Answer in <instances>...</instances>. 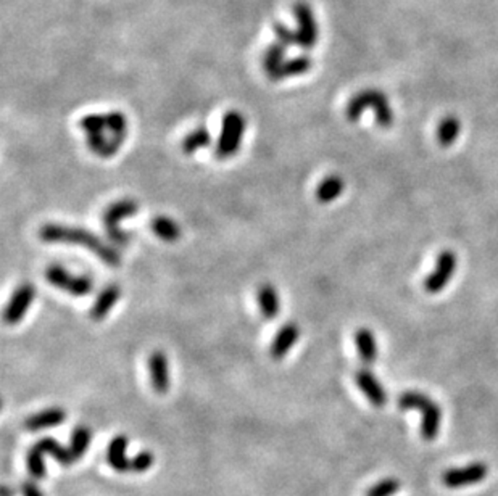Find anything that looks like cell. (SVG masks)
<instances>
[{
	"label": "cell",
	"instance_id": "cell-1",
	"mask_svg": "<svg viewBox=\"0 0 498 496\" xmlns=\"http://www.w3.org/2000/svg\"><path fill=\"white\" fill-rule=\"evenodd\" d=\"M39 239L45 244H71V245H83L87 250L94 253V255L102 260V263L111 268H118L121 265V255L118 250L105 244L99 235L94 232H89L83 227L63 226L49 223L44 224L39 229Z\"/></svg>",
	"mask_w": 498,
	"mask_h": 496
},
{
	"label": "cell",
	"instance_id": "cell-2",
	"mask_svg": "<svg viewBox=\"0 0 498 496\" xmlns=\"http://www.w3.org/2000/svg\"><path fill=\"white\" fill-rule=\"evenodd\" d=\"M366 110H373L376 115V123L381 127H390L394 124V111L390 108L387 95L381 91L366 89L358 92L348 100L345 107V116L348 121L357 123Z\"/></svg>",
	"mask_w": 498,
	"mask_h": 496
},
{
	"label": "cell",
	"instance_id": "cell-3",
	"mask_svg": "<svg viewBox=\"0 0 498 496\" xmlns=\"http://www.w3.org/2000/svg\"><path fill=\"white\" fill-rule=\"evenodd\" d=\"M400 410H419L423 412L421 421V435L424 440H434L439 435L440 422H442V410L437 403L430 400L419 392H405L398 396Z\"/></svg>",
	"mask_w": 498,
	"mask_h": 496
},
{
	"label": "cell",
	"instance_id": "cell-4",
	"mask_svg": "<svg viewBox=\"0 0 498 496\" xmlns=\"http://www.w3.org/2000/svg\"><path fill=\"white\" fill-rule=\"evenodd\" d=\"M245 127H247V121L242 113L238 110L226 113L221 121V132H219L218 142L215 146V155L218 160H228L239 152Z\"/></svg>",
	"mask_w": 498,
	"mask_h": 496
},
{
	"label": "cell",
	"instance_id": "cell-5",
	"mask_svg": "<svg viewBox=\"0 0 498 496\" xmlns=\"http://www.w3.org/2000/svg\"><path fill=\"white\" fill-rule=\"evenodd\" d=\"M139 205L136 200L132 199H123L118 200L110 206H107V210L102 215V223H104L107 237L113 242V244L125 247L131 242V237L127 232L120 229V221L123 218H131V216L137 215Z\"/></svg>",
	"mask_w": 498,
	"mask_h": 496
},
{
	"label": "cell",
	"instance_id": "cell-6",
	"mask_svg": "<svg viewBox=\"0 0 498 496\" xmlns=\"http://www.w3.org/2000/svg\"><path fill=\"white\" fill-rule=\"evenodd\" d=\"M45 279L50 286L73 297H86L94 290V281L87 276H73L60 265H50L45 270Z\"/></svg>",
	"mask_w": 498,
	"mask_h": 496
},
{
	"label": "cell",
	"instance_id": "cell-7",
	"mask_svg": "<svg viewBox=\"0 0 498 496\" xmlns=\"http://www.w3.org/2000/svg\"><path fill=\"white\" fill-rule=\"evenodd\" d=\"M294 17L297 23V45L304 50L315 49L320 39V29L310 5L306 2H297L294 5Z\"/></svg>",
	"mask_w": 498,
	"mask_h": 496
},
{
	"label": "cell",
	"instance_id": "cell-8",
	"mask_svg": "<svg viewBox=\"0 0 498 496\" xmlns=\"http://www.w3.org/2000/svg\"><path fill=\"white\" fill-rule=\"evenodd\" d=\"M36 298V288L31 282H24L17 287V290L12 293L10 302L7 303L3 311V321L8 325H17L22 319L26 316L28 309L31 308Z\"/></svg>",
	"mask_w": 498,
	"mask_h": 496
},
{
	"label": "cell",
	"instance_id": "cell-9",
	"mask_svg": "<svg viewBox=\"0 0 498 496\" xmlns=\"http://www.w3.org/2000/svg\"><path fill=\"white\" fill-rule=\"evenodd\" d=\"M456 270V255L453 251L445 250L437 256L435 270L424 281V290L429 293H439L453 277Z\"/></svg>",
	"mask_w": 498,
	"mask_h": 496
},
{
	"label": "cell",
	"instance_id": "cell-10",
	"mask_svg": "<svg viewBox=\"0 0 498 496\" xmlns=\"http://www.w3.org/2000/svg\"><path fill=\"white\" fill-rule=\"evenodd\" d=\"M489 474V469L484 463H472L466 467L450 469L442 475V482L449 488H461L482 482Z\"/></svg>",
	"mask_w": 498,
	"mask_h": 496
},
{
	"label": "cell",
	"instance_id": "cell-11",
	"mask_svg": "<svg viewBox=\"0 0 498 496\" xmlns=\"http://www.w3.org/2000/svg\"><path fill=\"white\" fill-rule=\"evenodd\" d=\"M148 374H150L152 389L160 395L168 394L169 387H171L169 361L162 350H155L148 358Z\"/></svg>",
	"mask_w": 498,
	"mask_h": 496
},
{
	"label": "cell",
	"instance_id": "cell-12",
	"mask_svg": "<svg viewBox=\"0 0 498 496\" xmlns=\"http://www.w3.org/2000/svg\"><path fill=\"white\" fill-rule=\"evenodd\" d=\"M299 337H300L299 325L294 323H287L282 325V327L276 332L273 342L270 345L271 358L276 361L286 358L290 348L299 342Z\"/></svg>",
	"mask_w": 498,
	"mask_h": 496
},
{
	"label": "cell",
	"instance_id": "cell-13",
	"mask_svg": "<svg viewBox=\"0 0 498 496\" xmlns=\"http://www.w3.org/2000/svg\"><path fill=\"white\" fill-rule=\"evenodd\" d=\"M355 382L364 396L374 408H382L387 403V394L381 385V382L376 379V375L368 369H360L355 374Z\"/></svg>",
	"mask_w": 498,
	"mask_h": 496
},
{
	"label": "cell",
	"instance_id": "cell-14",
	"mask_svg": "<svg viewBox=\"0 0 498 496\" xmlns=\"http://www.w3.org/2000/svg\"><path fill=\"white\" fill-rule=\"evenodd\" d=\"M120 297H121L120 286H116V284H110V286H107L104 290L99 293V297L95 298L94 304L91 307L89 318L95 323L104 321V319L109 316L111 308L118 303Z\"/></svg>",
	"mask_w": 498,
	"mask_h": 496
},
{
	"label": "cell",
	"instance_id": "cell-15",
	"mask_svg": "<svg viewBox=\"0 0 498 496\" xmlns=\"http://www.w3.org/2000/svg\"><path fill=\"white\" fill-rule=\"evenodd\" d=\"M65 421H66V411L61 410V408L54 406L31 414L28 419L24 421V427L31 432H38L49 427L60 426V424H63Z\"/></svg>",
	"mask_w": 498,
	"mask_h": 496
},
{
	"label": "cell",
	"instance_id": "cell-16",
	"mask_svg": "<svg viewBox=\"0 0 498 496\" xmlns=\"http://www.w3.org/2000/svg\"><path fill=\"white\" fill-rule=\"evenodd\" d=\"M313 66V60L306 55L295 56V59H289L282 63L279 68H276L274 71H271L268 77L273 82L287 79V77H295L308 73Z\"/></svg>",
	"mask_w": 498,
	"mask_h": 496
},
{
	"label": "cell",
	"instance_id": "cell-17",
	"mask_svg": "<svg viewBox=\"0 0 498 496\" xmlns=\"http://www.w3.org/2000/svg\"><path fill=\"white\" fill-rule=\"evenodd\" d=\"M256 302H258L260 311L263 314L265 319L273 321V319L279 316L281 303L274 286H271V284H263V286H260L258 290H256Z\"/></svg>",
	"mask_w": 498,
	"mask_h": 496
},
{
	"label": "cell",
	"instance_id": "cell-18",
	"mask_svg": "<svg viewBox=\"0 0 498 496\" xmlns=\"http://www.w3.org/2000/svg\"><path fill=\"white\" fill-rule=\"evenodd\" d=\"M126 448L127 438L125 435L113 437L109 445V451H107V459H109V464L116 472L131 471V459L126 458Z\"/></svg>",
	"mask_w": 498,
	"mask_h": 496
},
{
	"label": "cell",
	"instance_id": "cell-19",
	"mask_svg": "<svg viewBox=\"0 0 498 496\" xmlns=\"http://www.w3.org/2000/svg\"><path fill=\"white\" fill-rule=\"evenodd\" d=\"M355 345H357L358 356H360L363 363L373 364L374 361L378 359V342H376V337H374V334L369 329L361 327L357 330Z\"/></svg>",
	"mask_w": 498,
	"mask_h": 496
},
{
	"label": "cell",
	"instance_id": "cell-20",
	"mask_svg": "<svg viewBox=\"0 0 498 496\" xmlns=\"http://www.w3.org/2000/svg\"><path fill=\"white\" fill-rule=\"evenodd\" d=\"M343 189H345V183H343L341 176H327V178H325L320 184H318L315 192L316 200L325 205L331 203V201L341 197Z\"/></svg>",
	"mask_w": 498,
	"mask_h": 496
},
{
	"label": "cell",
	"instance_id": "cell-21",
	"mask_svg": "<svg viewBox=\"0 0 498 496\" xmlns=\"http://www.w3.org/2000/svg\"><path fill=\"white\" fill-rule=\"evenodd\" d=\"M150 229L158 239L169 242V244L181 239V227L176 224V221L168 218V216H155L150 221Z\"/></svg>",
	"mask_w": 498,
	"mask_h": 496
},
{
	"label": "cell",
	"instance_id": "cell-22",
	"mask_svg": "<svg viewBox=\"0 0 498 496\" xmlns=\"http://www.w3.org/2000/svg\"><path fill=\"white\" fill-rule=\"evenodd\" d=\"M210 146H212V134H210L207 127L200 126L182 139L181 150L184 155H194L195 152H199V150L207 148Z\"/></svg>",
	"mask_w": 498,
	"mask_h": 496
},
{
	"label": "cell",
	"instance_id": "cell-23",
	"mask_svg": "<svg viewBox=\"0 0 498 496\" xmlns=\"http://www.w3.org/2000/svg\"><path fill=\"white\" fill-rule=\"evenodd\" d=\"M36 445L39 447L40 451H42L44 454H50L54 459H56L60 464H63V466H71L75 461V456L71 454L70 451V448H65L63 445H60L59 442L55 440V438H50V437H45V438H40V440L36 443Z\"/></svg>",
	"mask_w": 498,
	"mask_h": 496
},
{
	"label": "cell",
	"instance_id": "cell-24",
	"mask_svg": "<svg viewBox=\"0 0 498 496\" xmlns=\"http://www.w3.org/2000/svg\"><path fill=\"white\" fill-rule=\"evenodd\" d=\"M461 124L460 120L453 115L445 116L437 126V141L442 147H450L460 136Z\"/></svg>",
	"mask_w": 498,
	"mask_h": 496
},
{
	"label": "cell",
	"instance_id": "cell-25",
	"mask_svg": "<svg viewBox=\"0 0 498 496\" xmlns=\"http://www.w3.org/2000/svg\"><path fill=\"white\" fill-rule=\"evenodd\" d=\"M91 438H92L91 428H87L86 426L75 427L70 440V451L75 456V459H81L84 456V453L91 445Z\"/></svg>",
	"mask_w": 498,
	"mask_h": 496
},
{
	"label": "cell",
	"instance_id": "cell-26",
	"mask_svg": "<svg viewBox=\"0 0 498 496\" xmlns=\"http://www.w3.org/2000/svg\"><path fill=\"white\" fill-rule=\"evenodd\" d=\"M287 49H289V47H286L284 44L277 42V40L274 44H271L268 49H266L265 56H263V68H265L266 73L270 75L271 71H274L276 68H279V66L284 63V61L287 60L286 59Z\"/></svg>",
	"mask_w": 498,
	"mask_h": 496
},
{
	"label": "cell",
	"instance_id": "cell-27",
	"mask_svg": "<svg viewBox=\"0 0 498 496\" xmlns=\"http://www.w3.org/2000/svg\"><path fill=\"white\" fill-rule=\"evenodd\" d=\"M79 127L83 129L86 134L105 132L109 131V116H107V113H92V115H86L79 120Z\"/></svg>",
	"mask_w": 498,
	"mask_h": 496
},
{
	"label": "cell",
	"instance_id": "cell-28",
	"mask_svg": "<svg viewBox=\"0 0 498 496\" xmlns=\"http://www.w3.org/2000/svg\"><path fill=\"white\" fill-rule=\"evenodd\" d=\"M28 471L31 474V477L36 480H40L45 477L44 453L40 451L38 445H34L28 451Z\"/></svg>",
	"mask_w": 498,
	"mask_h": 496
},
{
	"label": "cell",
	"instance_id": "cell-29",
	"mask_svg": "<svg viewBox=\"0 0 498 496\" xmlns=\"http://www.w3.org/2000/svg\"><path fill=\"white\" fill-rule=\"evenodd\" d=\"M402 488V483L397 479H384L368 490L366 496H392Z\"/></svg>",
	"mask_w": 498,
	"mask_h": 496
},
{
	"label": "cell",
	"instance_id": "cell-30",
	"mask_svg": "<svg viewBox=\"0 0 498 496\" xmlns=\"http://www.w3.org/2000/svg\"><path fill=\"white\" fill-rule=\"evenodd\" d=\"M153 461H155V458H153V454L150 451H147V449H143V451H139L134 458L131 459V471L132 472H147L148 469L152 467Z\"/></svg>",
	"mask_w": 498,
	"mask_h": 496
},
{
	"label": "cell",
	"instance_id": "cell-31",
	"mask_svg": "<svg viewBox=\"0 0 498 496\" xmlns=\"http://www.w3.org/2000/svg\"><path fill=\"white\" fill-rule=\"evenodd\" d=\"M274 34H276V40H277V42L284 44L286 47H290V45H297L295 31L289 29L286 24L274 23Z\"/></svg>",
	"mask_w": 498,
	"mask_h": 496
},
{
	"label": "cell",
	"instance_id": "cell-32",
	"mask_svg": "<svg viewBox=\"0 0 498 496\" xmlns=\"http://www.w3.org/2000/svg\"><path fill=\"white\" fill-rule=\"evenodd\" d=\"M23 496H44L42 490H40L34 482H24L22 485Z\"/></svg>",
	"mask_w": 498,
	"mask_h": 496
},
{
	"label": "cell",
	"instance_id": "cell-33",
	"mask_svg": "<svg viewBox=\"0 0 498 496\" xmlns=\"http://www.w3.org/2000/svg\"><path fill=\"white\" fill-rule=\"evenodd\" d=\"M2 496H15V493L10 490V487H7V485H3L2 487Z\"/></svg>",
	"mask_w": 498,
	"mask_h": 496
}]
</instances>
